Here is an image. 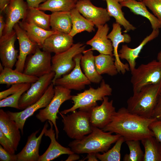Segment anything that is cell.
Segmentation results:
<instances>
[{
  "label": "cell",
  "mask_w": 161,
  "mask_h": 161,
  "mask_svg": "<svg viewBox=\"0 0 161 161\" xmlns=\"http://www.w3.org/2000/svg\"><path fill=\"white\" fill-rule=\"evenodd\" d=\"M0 144L6 151L12 154H15L16 151L10 140L0 130Z\"/></svg>",
  "instance_id": "cell-40"
},
{
  "label": "cell",
  "mask_w": 161,
  "mask_h": 161,
  "mask_svg": "<svg viewBox=\"0 0 161 161\" xmlns=\"http://www.w3.org/2000/svg\"><path fill=\"white\" fill-rule=\"evenodd\" d=\"M144 148L143 161H161V143L154 136L141 140Z\"/></svg>",
  "instance_id": "cell-33"
},
{
  "label": "cell",
  "mask_w": 161,
  "mask_h": 161,
  "mask_svg": "<svg viewBox=\"0 0 161 161\" xmlns=\"http://www.w3.org/2000/svg\"><path fill=\"white\" fill-rule=\"evenodd\" d=\"M159 29L153 30L151 33L147 36L140 44L134 48L129 47L127 45L123 44L119 51L120 58L125 59L128 63L131 72L136 68V60L139 57V54L144 47L149 42L158 37L159 34Z\"/></svg>",
  "instance_id": "cell-23"
},
{
  "label": "cell",
  "mask_w": 161,
  "mask_h": 161,
  "mask_svg": "<svg viewBox=\"0 0 161 161\" xmlns=\"http://www.w3.org/2000/svg\"><path fill=\"white\" fill-rule=\"evenodd\" d=\"M6 25L5 21L4 20L3 15L0 14V38L3 35V32Z\"/></svg>",
  "instance_id": "cell-46"
},
{
  "label": "cell",
  "mask_w": 161,
  "mask_h": 161,
  "mask_svg": "<svg viewBox=\"0 0 161 161\" xmlns=\"http://www.w3.org/2000/svg\"><path fill=\"white\" fill-rule=\"evenodd\" d=\"M140 140H128L125 141L130 151L123 157L124 161H143L144 153L140 145Z\"/></svg>",
  "instance_id": "cell-37"
},
{
  "label": "cell",
  "mask_w": 161,
  "mask_h": 161,
  "mask_svg": "<svg viewBox=\"0 0 161 161\" xmlns=\"http://www.w3.org/2000/svg\"><path fill=\"white\" fill-rule=\"evenodd\" d=\"M112 133L93 126L92 131L88 135L80 139L75 140L69 143L68 146L74 153L78 154L103 153L107 151L112 144L121 136Z\"/></svg>",
  "instance_id": "cell-2"
},
{
  "label": "cell",
  "mask_w": 161,
  "mask_h": 161,
  "mask_svg": "<svg viewBox=\"0 0 161 161\" xmlns=\"http://www.w3.org/2000/svg\"><path fill=\"white\" fill-rule=\"evenodd\" d=\"M78 154L73 153L69 154V156L65 160L66 161H72L77 160L79 159L80 156Z\"/></svg>",
  "instance_id": "cell-49"
},
{
  "label": "cell",
  "mask_w": 161,
  "mask_h": 161,
  "mask_svg": "<svg viewBox=\"0 0 161 161\" xmlns=\"http://www.w3.org/2000/svg\"><path fill=\"white\" fill-rule=\"evenodd\" d=\"M149 128L153 132L154 137L161 143V119L153 122L150 125Z\"/></svg>",
  "instance_id": "cell-42"
},
{
  "label": "cell",
  "mask_w": 161,
  "mask_h": 161,
  "mask_svg": "<svg viewBox=\"0 0 161 161\" xmlns=\"http://www.w3.org/2000/svg\"><path fill=\"white\" fill-rule=\"evenodd\" d=\"M48 121L50 127L49 129L46 131L44 135L50 138L51 142L45 152L40 156L38 161H50L62 155H69L74 153L70 148L63 146L56 141L55 137L56 133L53 129V124L51 121Z\"/></svg>",
  "instance_id": "cell-22"
},
{
  "label": "cell",
  "mask_w": 161,
  "mask_h": 161,
  "mask_svg": "<svg viewBox=\"0 0 161 161\" xmlns=\"http://www.w3.org/2000/svg\"><path fill=\"white\" fill-rule=\"evenodd\" d=\"M47 0H26L27 2L29 7L38 8L42 2H44Z\"/></svg>",
  "instance_id": "cell-45"
},
{
  "label": "cell",
  "mask_w": 161,
  "mask_h": 161,
  "mask_svg": "<svg viewBox=\"0 0 161 161\" xmlns=\"http://www.w3.org/2000/svg\"><path fill=\"white\" fill-rule=\"evenodd\" d=\"M121 25L117 23L112 25V29L108 35L107 38L112 41L113 49V55L115 58V64L119 73L124 75L126 71H129L130 68L128 64H124L120 59L118 52V48L119 44L121 43H128L131 42V38L128 34H122Z\"/></svg>",
  "instance_id": "cell-18"
},
{
  "label": "cell",
  "mask_w": 161,
  "mask_h": 161,
  "mask_svg": "<svg viewBox=\"0 0 161 161\" xmlns=\"http://www.w3.org/2000/svg\"><path fill=\"white\" fill-rule=\"evenodd\" d=\"M9 0H0V13L4 12L5 7L8 4Z\"/></svg>",
  "instance_id": "cell-48"
},
{
  "label": "cell",
  "mask_w": 161,
  "mask_h": 161,
  "mask_svg": "<svg viewBox=\"0 0 161 161\" xmlns=\"http://www.w3.org/2000/svg\"><path fill=\"white\" fill-rule=\"evenodd\" d=\"M94 60L96 69L100 75L106 74L114 76L118 73L113 56L100 54L94 56Z\"/></svg>",
  "instance_id": "cell-32"
},
{
  "label": "cell",
  "mask_w": 161,
  "mask_h": 161,
  "mask_svg": "<svg viewBox=\"0 0 161 161\" xmlns=\"http://www.w3.org/2000/svg\"><path fill=\"white\" fill-rule=\"evenodd\" d=\"M131 74L133 93L138 92L147 85L161 82V63L154 60L142 64L131 72Z\"/></svg>",
  "instance_id": "cell-6"
},
{
  "label": "cell",
  "mask_w": 161,
  "mask_h": 161,
  "mask_svg": "<svg viewBox=\"0 0 161 161\" xmlns=\"http://www.w3.org/2000/svg\"><path fill=\"white\" fill-rule=\"evenodd\" d=\"M76 3L75 0H47L41 4L38 9L52 13L69 11L75 8Z\"/></svg>",
  "instance_id": "cell-35"
},
{
  "label": "cell",
  "mask_w": 161,
  "mask_h": 161,
  "mask_svg": "<svg viewBox=\"0 0 161 161\" xmlns=\"http://www.w3.org/2000/svg\"><path fill=\"white\" fill-rule=\"evenodd\" d=\"M80 65L84 73L91 82L98 83L103 80V77L97 72L95 67L94 56L92 50H85L83 52Z\"/></svg>",
  "instance_id": "cell-27"
},
{
  "label": "cell",
  "mask_w": 161,
  "mask_h": 161,
  "mask_svg": "<svg viewBox=\"0 0 161 161\" xmlns=\"http://www.w3.org/2000/svg\"><path fill=\"white\" fill-rule=\"evenodd\" d=\"M142 1L161 24V0H143Z\"/></svg>",
  "instance_id": "cell-39"
},
{
  "label": "cell",
  "mask_w": 161,
  "mask_h": 161,
  "mask_svg": "<svg viewBox=\"0 0 161 161\" xmlns=\"http://www.w3.org/2000/svg\"><path fill=\"white\" fill-rule=\"evenodd\" d=\"M0 130L10 140L14 149L17 151L21 138L20 129L15 122L2 109H0Z\"/></svg>",
  "instance_id": "cell-24"
},
{
  "label": "cell",
  "mask_w": 161,
  "mask_h": 161,
  "mask_svg": "<svg viewBox=\"0 0 161 161\" xmlns=\"http://www.w3.org/2000/svg\"><path fill=\"white\" fill-rule=\"evenodd\" d=\"M50 24L51 30L69 34L72 26L70 11L52 13Z\"/></svg>",
  "instance_id": "cell-29"
},
{
  "label": "cell",
  "mask_w": 161,
  "mask_h": 161,
  "mask_svg": "<svg viewBox=\"0 0 161 161\" xmlns=\"http://www.w3.org/2000/svg\"><path fill=\"white\" fill-rule=\"evenodd\" d=\"M17 39L14 30L7 38H0V58L4 67L13 69L17 60L18 51L15 47Z\"/></svg>",
  "instance_id": "cell-19"
},
{
  "label": "cell",
  "mask_w": 161,
  "mask_h": 161,
  "mask_svg": "<svg viewBox=\"0 0 161 161\" xmlns=\"http://www.w3.org/2000/svg\"><path fill=\"white\" fill-rule=\"evenodd\" d=\"M18 23L30 39L36 44L41 49L47 38L57 32L51 30H45L24 20L20 21Z\"/></svg>",
  "instance_id": "cell-28"
},
{
  "label": "cell",
  "mask_w": 161,
  "mask_h": 161,
  "mask_svg": "<svg viewBox=\"0 0 161 161\" xmlns=\"http://www.w3.org/2000/svg\"><path fill=\"white\" fill-rule=\"evenodd\" d=\"M107 4L106 10L109 15L113 17L116 22L122 26L127 32L134 30L136 28L125 18L122 10V6L117 0H105Z\"/></svg>",
  "instance_id": "cell-30"
},
{
  "label": "cell",
  "mask_w": 161,
  "mask_h": 161,
  "mask_svg": "<svg viewBox=\"0 0 161 161\" xmlns=\"http://www.w3.org/2000/svg\"><path fill=\"white\" fill-rule=\"evenodd\" d=\"M152 118L157 120L161 119V93L159 96L156 105L153 112Z\"/></svg>",
  "instance_id": "cell-44"
},
{
  "label": "cell",
  "mask_w": 161,
  "mask_h": 161,
  "mask_svg": "<svg viewBox=\"0 0 161 161\" xmlns=\"http://www.w3.org/2000/svg\"><path fill=\"white\" fill-rule=\"evenodd\" d=\"M81 54L74 58L75 66L69 73L56 79L52 83L54 86H60L69 90L80 91L84 89L86 85L91 84L89 80L82 71L80 65Z\"/></svg>",
  "instance_id": "cell-12"
},
{
  "label": "cell",
  "mask_w": 161,
  "mask_h": 161,
  "mask_svg": "<svg viewBox=\"0 0 161 161\" xmlns=\"http://www.w3.org/2000/svg\"><path fill=\"white\" fill-rule=\"evenodd\" d=\"M4 67L2 64L1 62L0 63V72H1L4 69Z\"/></svg>",
  "instance_id": "cell-51"
},
{
  "label": "cell",
  "mask_w": 161,
  "mask_h": 161,
  "mask_svg": "<svg viewBox=\"0 0 161 161\" xmlns=\"http://www.w3.org/2000/svg\"><path fill=\"white\" fill-rule=\"evenodd\" d=\"M73 44V37L69 34L57 32L47 38L41 49L50 53L57 54L67 50Z\"/></svg>",
  "instance_id": "cell-20"
},
{
  "label": "cell",
  "mask_w": 161,
  "mask_h": 161,
  "mask_svg": "<svg viewBox=\"0 0 161 161\" xmlns=\"http://www.w3.org/2000/svg\"><path fill=\"white\" fill-rule=\"evenodd\" d=\"M40 49L38 46L35 52L28 56L23 73L39 78L52 71L51 53Z\"/></svg>",
  "instance_id": "cell-9"
},
{
  "label": "cell",
  "mask_w": 161,
  "mask_h": 161,
  "mask_svg": "<svg viewBox=\"0 0 161 161\" xmlns=\"http://www.w3.org/2000/svg\"><path fill=\"white\" fill-rule=\"evenodd\" d=\"M72 26L69 34L73 37L84 31L91 32L95 30V25L83 16L75 8L70 11Z\"/></svg>",
  "instance_id": "cell-31"
},
{
  "label": "cell",
  "mask_w": 161,
  "mask_h": 161,
  "mask_svg": "<svg viewBox=\"0 0 161 161\" xmlns=\"http://www.w3.org/2000/svg\"><path fill=\"white\" fill-rule=\"evenodd\" d=\"M87 111L89 113L92 126L101 129L111 121L116 112L113 106V100L109 101L107 96L103 97L100 105L92 107Z\"/></svg>",
  "instance_id": "cell-14"
},
{
  "label": "cell",
  "mask_w": 161,
  "mask_h": 161,
  "mask_svg": "<svg viewBox=\"0 0 161 161\" xmlns=\"http://www.w3.org/2000/svg\"><path fill=\"white\" fill-rule=\"evenodd\" d=\"M69 114L60 113L62 119L63 130L72 139L78 140L90 133L93 126L87 111L75 110Z\"/></svg>",
  "instance_id": "cell-5"
},
{
  "label": "cell",
  "mask_w": 161,
  "mask_h": 161,
  "mask_svg": "<svg viewBox=\"0 0 161 161\" xmlns=\"http://www.w3.org/2000/svg\"><path fill=\"white\" fill-rule=\"evenodd\" d=\"M125 141L124 138L120 136L114 145L110 149L101 154L96 153L98 160L101 161H120V150L123 143Z\"/></svg>",
  "instance_id": "cell-36"
},
{
  "label": "cell",
  "mask_w": 161,
  "mask_h": 161,
  "mask_svg": "<svg viewBox=\"0 0 161 161\" xmlns=\"http://www.w3.org/2000/svg\"><path fill=\"white\" fill-rule=\"evenodd\" d=\"M87 156L84 158L83 160H87L88 161H99L96 156V153H91L87 154Z\"/></svg>",
  "instance_id": "cell-47"
},
{
  "label": "cell",
  "mask_w": 161,
  "mask_h": 161,
  "mask_svg": "<svg viewBox=\"0 0 161 161\" xmlns=\"http://www.w3.org/2000/svg\"><path fill=\"white\" fill-rule=\"evenodd\" d=\"M46 121L40 135L36 137L40 129L32 132L27 138L26 143L21 151L17 154V161H38L40 144L43 135L49 126Z\"/></svg>",
  "instance_id": "cell-17"
},
{
  "label": "cell",
  "mask_w": 161,
  "mask_h": 161,
  "mask_svg": "<svg viewBox=\"0 0 161 161\" xmlns=\"http://www.w3.org/2000/svg\"><path fill=\"white\" fill-rule=\"evenodd\" d=\"M31 83H25L24 85L15 93L0 101V107H10L20 110L19 100L22 95L30 87Z\"/></svg>",
  "instance_id": "cell-38"
},
{
  "label": "cell",
  "mask_w": 161,
  "mask_h": 161,
  "mask_svg": "<svg viewBox=\"0 0 161 161\" xmlns=\"http://www.w3.org/2000/svg\"><path fill=\"white\" fill-rule=\"evenodd\" d=\"M54 85L52 82L42 97L35 103L18 112H6L10 118L14 120L18 128L23 134L24 126L27 119L37 110L46 107L53 98L55 93Z\"/></svg>",
  "instance_id": "cell-11"
},
{
  "label": "cell",
  "mask_w": 161,
  "mask_h": 161,
  "mask_svg": "<svg viewBox=\"0 0 161 161\" xmlns=\"http://www.w3.org/2000/svg\"><path fill=\"white\" fill-rule=\"evenodd\" d=\"M0 161H17V154H12L4 149L0 145Z\"/></svg>",
  "instance_id": "cell-43"
},
{
  "label": "cell",
  "mask_w": 161,
  "mask_h": 161,
  "mask_svg": "<svg viewBox=\"0 0 161 161\" xmlns=\"http://www.w3.org/2000/svg\"><path fill=\"white\" fill-rule=\"evenodd\" d=\"M112 91L110 86L103 79L100 86L97 88L90 87L83 92L72 95L71 100L73 105L70 108L65 109L60 113L66 114L77 109L87 111L92 107L97 105V101H102L104 97L111 95Z\"/></svg>",
  "instance_id": "cell-4"
},
{
  "label": "cell",
  "mask_w": 161,
  "mask_h": 161,
  "mask_svg": "<svg viewBox=\"0 0 161 161\" xmlns=\"http://www.w3.org/2000/svg\"><path fill=\"white\" fill-rule=\"evenodd\" d=\"M19 44V54L18 60L15 65V70L23 72L25 63L28 56L33 54L38 46L37 45L30 39L25 31L18 23L14 26Z\"/></svg>",
  "instance_id": "cell-16"
},
{
  "label": "cell",
  "mask_w": 161,
  "mask_h": 161,
  "mask_svg": "<svg viewBox=\"0 0 161 161\" xmlns=\"http://www.w3.org/2000/svg\"><path fill=\"white\" fill-rule=\"evenodd\" d=\"M121 6L129 8L134 14L147 18L149 21L153 30L161 28V24L157 18L148 10L142 1L136 0H125L120 3Z\"/></svg>",
  "instance_id": "cell-25"
},
{
  "label": "cell",
  "mask_w": 161,
  "mask_h": 161,
  "mask_svg": "<svg viewBox=\"0 0 161 161\" xmlns=\"http://www.w3.org/2000/svg\"><path fill=\"white\" fill-rule=\"evenodd\" d=\"M38 78L7 67H4L0 73V83L8 86L21 83L32 84L36 81Z\"/></svg>",
  "instance_id": "cell-26"
},
{
  "label": "cell",
  "mask_w": 161,
  "mask_h": 161,
  "mask_svg": "<svg viewBox=\"0 0 161 161\" xmlns=\"http://www.w3.org/2000/svg\"><path fill=\"white\" fill-rule=\"evenodd\" d=\"M86 45L80 43L73 44L67 50L55 54L52 58V70L55 72L52 82L70 72L75 66L74 58L83 53Z\"/></svg>",
  "instance_id": "cell-8"
},
{
  "label": "cell",
  "mask_w": 161,
  "mask_h": 161,
  "mask_svg": "<svg viewBox=\"0 0 161 161\" xmlns=\"http://www.w3.org/2000/svg\"><path fill=\"white\" fill-rule=\"evenodd\" d=\"M75 8L85 18L97 28L109 21L110 19L106 9L97 7L90 0H78Z\"/></svg>",
  "instance_id": "cell-15"
},
{
  "label": "cell",
  "mask_w": 161,
  "mask_h": 161,
  "mask_svg": "<svg viewBox=\"0 0 161 161\" xmlns=\"http://www.w3.org/2000/svg\"><path fill=\"white\" fill-rule=\"evenodd\" d=\"M103 0V1H105V0Z\"/></svg>",
  "instance_id": "cell-55"
},
{
  "label": "cell",
  "mask_w": 161,
  "mask_h": 161,
  "mask_svg": "<svg viewBox=\"0 0 161 161\" xmlns=\"http://www.w3.org/2000/svg\"><path fill=\"white\" fill-rule=\"evenodd\" d=\"M55 72H50L39 77L31 84L30 88L21 96L18 102L20 110H23L38 101L43 95L52 83Z\"/></svg>",
  "instance_id": "cell-10"
},
{
  "label": "cell",
  "mask_w": 161,
  "mask_h": 161,
  "mask_svg": "<svg viewBox=\"0 0 161 161\" xmlns=\"http://www.w3.org/2000/svg\"><path fill=\"white\" fill-rule=\"evenodd\" d=\"M161 89V82L144 86L127 100V109L132 113L152 118Z\"/></svg>",
  "instance_id": "cell-3"
},
{
  "label": "cell",
  "mask_w": 161,
  "mask_h": 161,
  "mask_svg": "<svg viewBox=\"0 0 161 161\" xmlns=\"http://www.w3.org/2000/svg\"><path fill=\"white\" fill-rule=\"evenodd\" d=\"M157 59L158 61L161 63V50L157 54Z\"/></svg>",
  "instance_id": "cell-50"
},
{
  "label": "cell",
  "mask_w": 161,
  "mask_h": 161,
  "mask_svg": "<svg viewBox=\"0 0 161 161\" xmlns=\"http://www.w3.org/2000/svg\"><path fill=\"white\" fill-rule=\"evenodd\" d=\"M25 83L13 84L8 89L0 92V100L5 98L8 96L12 95L20 90Z\"/></svg>",
  "instance_id": "cell-41"
},
{
  "label": "cell",
  "mask_w": 161,
  "mask_h": 161,
  "mask_svg": "<svg viewBox=\"0 0 161 161\" xmlns=\"http://www.w3.org/2000/svg\"><path fill=\"white\" fill-rule=\"evenodd\" d=\"M160 93H161V90H160Z\"/></svg>",
  "instance_id": "cell-54"
},
{
  "label": "cell",
  "mask_w": 161,
  "mask_h": 161,
  "mask_svg": "<svg viewBox=\"0 0 161 161\" xmlns=\"http://www.w3.org/2000/svg\"><path fill=\"white\" fill-rule=\"evenodd\" d=\"M118 1L120 2H122L123 1H124V0H117ZM137 1H142L143 0H137Z\"/></svg>",
  "instance_id": "cell-52"
},
{
  "label": "cell",
  "mask_w": 161,
  "mask_h": 161,
  "mask_svg": "<svg viewBox=\"0 0 161 161\" xmlns=\"http://www.w3.org/2000/svg\"><path fill=\"white\" fill-rule=\"evenodd\" d=\"M92 38L88 41L86 44L91 46V50H97L100 54L113 56V49L111 41L107 38L109 27L106 23L100 26Z\"/></svg>",
  "instance_id": "cell-21"
},
{
  "label": "cell",
  "mask_w": 161,
  "mask_h": 161,
  "mask_svg": "<svg viewBox=\"0 0 161 161\" xmlns=\"http://www.w3.org/2000/svg\"><path fill=\"white\" fill-rule=\"evenodd\" d=\"M55 86V93L53 98L46 107L39 110L36 117L42 123L47 120L51 121L53 124L56 138L58 139L59 131L56 123V120L58 119L57 114L62 104L66 101L71 100L72 95L71 90L60 86Z\"/></svg>",
  "instance_id": "cell-7"
},
{
  "label": "cell",
  "mask_w": 161,
  "mask_h": 161,
  "mask_svg": "<svg viewBox=\"0 0 161 161\" xmlns=\"http://www.w3.org/2000/svg\"><path fill=\"white\" fill-rule=\"evenodd\" d=\"M50 15L45 13L38 8L29 7L25 18L24 20L41 28L49 30Z\"/></svg>",
  "instance_id": "cell-34"
},
{
  "label": "cell",
  "mask_w": 161,
  "mask_h": 161,
  "mask_svg": "<svg viewBox=\"0 0 161 161\" xmlns=\"http://www.w3.org/2000/svg\"><path fill=\"white\" fill-rule=\"evenodd\" d=\"M29 7L24 0H9L4 12L6 16V25L0 38H6L13 31V27L21 19L25 18Z\"/></svg>",
  "instance_id": "cell-13"
},
{
  "label": "cell",
  "mask_w": 161,
  "mask_h": 161,
  "mask_svg": "<svg viewBox=\"0 0 161 161\" xmlns=\"http://www.w3.org/2000/svg\"><path fill=\"white\" fill-rule=\"evenodd\" d=\"M75 1H76V2H77V1L78 0H75Z\"/></svg>",
  "instance_id": "cell-53"
},
{
  "label": "cell",
  "mask_w": 161,
  "mask_h": 161,
  "mask_svg": "<svg viewBox=\"0 0 161 161\" xmlns=\"http://www.w3.org/2000/svg\"><path fill=\"white\" fill-rule=\"evenodd\" d=\"M156 120L153 118H146L132 113L127 108L122 107L116 112L111 121L102 129L118 134L123 137L125 141H141L154 136L149 126Z\"/></svg>",
  "instance_id": "cell-1"
}]
</instances>
